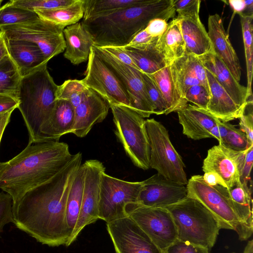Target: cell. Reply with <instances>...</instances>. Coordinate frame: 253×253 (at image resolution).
<instances>
[{
  "label": "cell",
  "mask_w": 253,
  "mask_h": 253,
  "mask_svg": "<svg viewBox=\"0 0 253 253\" xmlns=\"http://www.w3.org/2000/svg\"><path fill=\"white\" fill-rule=\"evenodd\" d=\"M82 154L47 181L28 191L13 207L17 228L49 247L67 246L71 236L66 209L71 187L82 165Z\"/></svg>",
  "instance_id": "6da1fadb"
},
{
  "label": "cell",
  "mask_w": 253,
  "mask_h": 253,
  "mask_svg": "<svg viewBox=\"0 0 253 253\" xmlns=\"http://www.w3.org/2000/svg\"><path fill=\"white\" fill-rule=\"evenodd\" d=\"M74 156L65 142L28 144L12 159L0 162V189L11 197L14 207L28 191L60 171Z\"/></svg>",
  "instance_id": "7a4b0ae2"
},
{
  "label": "cell",
  "mask_w": 253,
  "mask_h": 253,
  "mask_svg": "<svg viewBox=\"0 0 253 253\" xmlns=\"http://www.w3.org/2000/svg\"><path fill=\"white\" fill-rule=\"evenodd\" d=\"M175 10L173 0H146L107 14L87 19L81 23L90 35L93 45L98 47H123L145 29L150 21L173 18Z\"/></svg>",
  "instance_id": "3957f363"
},
{
  "label": "cell",
  "mask_w": 253,
  "mask_h": 253,
  "mask_svg": "<svg viewBox=\"0 0 253 253\" xmlns=\"http://www.w3.org/2000/svg\"><path fill=\"white\" fill-rule=\"evenodd\" d=\"M57 87L47 68L22 78L17 108L28 131V144L44 142L41 128L54 109Z\"/></svg>",
  "instance_id": "277c9868"
},
{
  "label": "cell",
  "mask_w": 253,
  "mask_h": 253,
  "mask_svg": "<svg viewBox=\"0 0 253 253\" xmlns=\"http://www.w3.org/2000/svg\"><path fill=\"white\" fill-rule=\"evenodd\" d=\"M164 208L172 217L178 240L209 250L214 246L221 228L214 216L198 200L187 196Z\"/></svg>",
  "instance_id": "5b68a950"
},
{
  "label": "cell",
  "mask_w": 253,
  "mask_h": 253,
  "mask_svg": "<svg viewBox=\"0 0 253 253\" xmlns=\"http://www.w3.org/2000/svg\"><path fill=\"white\" fill-rule=\"evenodd\" d=\"M115 133L133 164L144 170L149 167V147L145 120L134 110L123 105L110 104Z\"/></svg>",
  "instance_id": "8992f818"
},
{
  "label": "cell",
  "mask_w": 253,
  "mask_h": 253,
  "mask_svg": "<svg viewBox=\"0 0 253 253\" xmlns=\"http://www.w3.org/2000/svg\"><path fill=\"white\" fill-rule=\"evenodd\" d=\"M149 147V167L166 179L184 185L188 180L182 158L175 149L167 128L154 119L145 120Z\"/></svg>",
  "instance_id": "52a82bcc"
},
{
  "label": "cell",
  "mask_w": 253,
  "mask_h": 253,
  "mask_svg": "<svg viewBox=\"0 0 253 253\" xmlns=\"http://www.w3.org/2000/svg\"><path fill=\"white\" fill-rule=\"evenodd\" d=\"M186 188L187 196L197 199L207 208L214 216L221 229L234 230L241 241H245L229 190L218 184L208 183L201 175L192 176L188 180Z\"/></svg>",
  "instance_id": "ba28073f"
},
{
  "label": "cell",
  "mask_w": 253,
  "mask_h": 253,
  "mask_svg": "<svg viewBox=\"0 0 253 253\" xmlns=\"http://www.w3.org/2000/svg\"><path fill=\"white\" fill-rule=\"evenodd\" d=\"M143 182L120 179L103 172L98 217L106 223L128 216L127 207L137 205Z\"/></svg>",
  "instance_id": "9c48e42d"
},
{
  "label": "cell",
  "mask_w": 253,
  "mask_h": 253,
  "mask_svg": "<svg viewBox=\"0 0 253 253\" xmlns=\"http://www.w3.org/2000/svg\"><path fill=\"white\" fill-rule=\"evenodd\" d=\"M63 30L40 18L30 22L0 28L7 40H24L37 44L48 61L65 49Z\"/></svg>",
  "instance_id": "30bf717a"
},
{
  "label": "cell",
  "mask_w": 253,
  "mask_h": 253,
  "mask_svg": "<svg viewBox=\"0 0 253 253\" xmlns=\"http://www.w3.org/2000/svg\"><path fill=\"white\" fill-rule=\"evenodd\" d=\"M85 77L82 80L110 104H118L131 109L127 93L113 70L99 56L93 45L88 58Z\"/></svg>",
  "instance_id": "8fae6325"
},
{
  "label": "cell",
  "mask_w": 253,
  "mask_h": 253,
  "mask_svg": "<svg viewBox=\"0 0 253 253\" xmlns=\"http://www.w3.org/2000/svg\"><path fill=\"white\" fill-rule=\"evenodd\" d=\"M127 213L164 253L177 240L175 224L166 208L135 206L128 209Z\"/></svg>",
  "instance_id": "7c38bea8"
},
{
  "label": "cell",
  "mask_w": 253,
  "mask_h": 253,
  "mask_svg": "<svg viewBox=\"0 0 253 253\" xmlns=\"http://www.w3.org/2000/svg\"><path fill=\"white\" fill-rule=\"evenodd\" d=\"M93 46L124 85L128 95L131 109L143 118H148L154 114L153 106L146 92L141 71L122 63L102 47Z\"/></svg>",
  "instance_id": "4fadbf2b"
},
{
  "label": "cell",
  "mask_w": 253,
  "mask_h": 253,
  "mask_svg": "<svg viewBox=\"0 0 253 253\" xmlns=\"http://www.w3.org/2000/svg\"><path fill=\"white\" fill-rule=\"evenodd\" d=\"M83 165L84 180L82 205L75 230L66 247L71 245L86 226L99 219L101 176L105 172L102 163L97 160H88Z\"/></svg>",
  "instance_id": "5bb4252c"
},
{
  "label": "cell",
  "mask_w": 253,
  "mask_h": 253,
  "mask_svg": "<svg viewBox=\"0 0 253 253\" xmlns=\"http://www.w3.org/2000/svg\"><path fill=\"white\" fill-rule=\"evenodd\" d=\"M116 253H165L128 215L106 223Z\"/></svg>",
  "instance_id": "9a60e30c"
},
{
  "label": "cell",
  "mask_w": 253,
  "mask_h": 253,
  "mask_svg": "<svg viewBox=\"0 0 253 253\" xmlns=\"http://www.w3.org/2000/svg\"><path fill=\"white\" fill-rule=\"evenodd\" d=\"M247 151L235 152L220 144L215 145L208 151L203 170L212 174L218 184L230 190L240 181V167Z\"/></svg>",
  "instance_id": "2e32d148"
},
{
  "label": "cell",
  "mask_w": 253,
  "mask_h": 253,
  "mask_svg": "<svg viewBox=\"0 0 253 253\" xmlns=\"http://www.w3.org/2000/svg\"><path fill=\"white\" fill-rule=\"evenodd\" d=\"M142 182L137 206L164 208L187 197L185 185L169 180L158 173Z\"/></svg>",
  "instance_id": "e0dca14e"
},
{
  "label": "cell",
  "mask_w": 253,
  "mask_h": 253,
  "mask_svg": "<svg viewBox=\"0 0 253 253\" xmlns=\"http://www.w3.org/2000/svg\"><path fill=\"white\" fill-rule=\"evenodd\" d=\"M110 108L109 102L94 90L88 88L81 103L75 108V120L71 133L84 137L93 126L102 122Z\"/></svg>",
  "instance_id": "ac0fdd59"
},
{
  "label": "cell",
  "mask_w": 253,
  "mask_h": 253,
  "mask_svg": "<svg viewBox=\"0 0 253 253\" xmlns=\"http://www.w3.org/2000/svg\"><path fill=\"white\" fill-rule=\"evenodd\" d=\"M169 67L175 88L182 99L185 100L187 90L197 84L203 85L210 93L206 70L198 56L186 52Z\"/></svg>",
  "instance_id": "d6986e66"
},
{
  "label": "cell",
  "mask_w": 253,
  "mask_h": 253,
  "mask_svg": "<svg viewBox=\"0 0 253 253\" xmlns=\"http://www.w3.org/2000/svg\"><path fill=\"white\" fill-rule=\"evenodd\" d=\"M208 34L212 52L223 61L239 82L241 71L239 58L224 28L222 17L217 13L209 16Z\"/></svg>",
  "instance_id": "ffe728a7"
},
{
  "label": "cell",
  "mask_w": 253,
  "mask_h": 253,
  "mask_svg": "<svg viewBox=\"0 0 253 253\" xmlns=\"http://www.w3.org/2000/svg\"><path fill=\"white\" fill-rule=\"evenodd\" d=\"M198 58L204 68L213 76L236 104L245 108L253 104V97L249 95L247 87L236 80L223 61L213 52Z\"/></svg>",
  "instance_id": "44dd1931"
},
{
  "label": "cell",
  "mask_w": 253,
  "mask_h": 253,
  "mask_svg": "<svg viewBox=\"0 0 253 253\" xmlns=\"http://www.w3.org/2000/svg\"><path fill=\"white\" fill-rule=\"evenodd\" d=\"M9 55L22 78L47 68L48 61L35 43L24 40H7Z\"/></svg>",
  "instance_id": "7402d4cb"
},
{
  "label": "cell",
  "mask_w": 253,
  "mask_h": 253,
  "mask_svg": "<svg viewBox=\"0 0 253 253\" xmlns=\"http://www.w3.org/2000/svg\"><path fill=\"white\" fill-rule=\"evenodd\" d=\"M177 113L183 133L195 140L211 138V129L220 122L207 110L188 103Z\"/></svg>",
  "instance_id": "603a6c76"
},
{
  "label": "cell",
  "mask_w": 253,
  "mask_h": 253,
  "mask_svg": "<svg viewBox=\"0 0 253 253\" xmlns=\"http://www.w3.org/2000/svg\"><path fill=\"white\" fill-rule=\"evenodd\" d=\"M206 73L210 91L207 111L222 122L239 119L247 107L236 104L213 76L207 70Z\"/></svg>",
  "instance_id": "cb8c5ba5"
},
{
  "label": "cell",
  "mask_w": 253,
  "mask_h": 253,
  "mask_svg": "<svg viewBox=\"0 0 253 253\" xmlns=\"http://www.w3.org/2000/svg\"><path fill=\"white\" fill-rule=\"evenodd\" d=\"M75 120V108L68 100H56L50 117L41 128L43 141H58L71 132Z\"/></svg>",
  "instance_id": "d4e9b609"
},
{
  "label": "cell",
  "mask_w": 253,
  "mask_h": 253,
  "mask_svg": "<svg viewBox=\"0 0 253 253\" xmlns=\"http://www.w3.org/2000/svg\"><path fill=\"white\" fill-rule=\"evenodd\" d=\"M63 35L66 43L64 57L74 65L87 60L93 42L81 22L65 28Z\"/></svg>",
  "instance_id": "484cf974"
},
{
  "label": "cell",
  "mask_w": 253,
  "mask_h": 253,
  "mask_svg": "<svg viewBox=\"0 0 253 253\" xmlns=\"http://www.w3.org/2000/svg\"><path fill=\"white\" fill-rule=\"evenodd\" d=\"M177 18L179 21L181 31L185 43L186 53L198 57L212 52L208 32L199 16Z\"/></svg>",
  "instance_id": "4316f807"
},
{
  "label": "cell",
  "mask_w": 253,
  "mask_h": 253,
  "mask_svg": "<svg viewBox=\"0 0 253 253\" xmlns=\"http://www.w3.org/2000/svg\"><path fill=\"white\" fill-rule=\"evenodd\" d=\"M155 48L163 57L167 65H170L186 53L185 43L177 17L172 19L164 33L157 39Z\"/></svg>",
  "instance_id": "83f0119b"
},
{
  "label": "cell",
  "mask_w": 253,
  "mask_h": 253,
  "mask_svg": "<svg viewBox=\"0 0 253 253\" xmlns=\"http://www.w3.org/2000/svg\"><path fill=\"white\" fill-rule=\"evenodd\" d=\"M84 6V0H76L74 3L67 6L34 11L40 19L64 29L83 18Z\"/></svg>",
  "instance_id": "f1b7e54d"
},
{
  "label": "cell",
  "mask_w": 253,
  "mask_h": 253,
  "mask_svg": "<svg viewBox=\"0 0 253 253\" xmlns=\"http://www.w3.org/2000/svg\"><path fill=\"white\" fill-rule=\"evenodd\" d=\"M149 75L158 87L167 104L166 115L172 112H177L187 105V101L182 99L177 92L169 65H167L158 71Z\"/></svg>",
  "instance_id": "f546056e"
},
{
  "label": "cell",
  "mask_w": 253,
  "mask_h": 253,
  "mask_svg": "<svg viewBox=\"0 0 253 253\" xmlns=\"http://www.w3.org/2000/svg\"><path fill=\"white\" fill-rule=\"evenodd\" d=\"M155 44L143 49L127 45L121 47L131 58L139 70L151 75L167 66L164 58L155 48Z\"/></svg>",
  "instance_id": "4dcf8cb0"
},
{
  "label": "cell",
  "mask_w": 253,
  "mask_h": 253,
  "mask_svg": "<svg viewBox=\"0 0 253 253\" xmlns=\"http://www.w3.org/2000/svg\"><path fill=\"white\" fill-rule=\"evenodd\" d=\"M84 180V168L82 164L72 184L67 204L66 217L71 233L70 239L75 230L81 210Z\"/></svg>",
  "instance_id": "1f68e13d"
},
{
  "label": "cell",
  "mask_w": 253,
  "mask_h": 253,
  "mask_svg": "<svg viewBox=\"0 0 253 253\" xmlns=\"http://www.w3.org/2000/svg\"><path fill=\"white\" fill-rule=\"evenodd\" d=\"M22 77L9 55L0 61V94L18 98Z\"/></svg>",
  "instance_id": "d6a6232c"
},
{
  "label": "cell",
  "mask_w": 253,
  "mask_h": 253,
  "mask_svg": "<svg viewBox=\"0 0 253 253\" xmlns=\"http://www.w3.org/2000/svg\"><path fill=\"white\" fill-rule=\"evenodd\" d=\"M146 0H84L83 19L97 17L108 13L145 2Z\"/></svg>",
  "instance_id": "836d02e7"
},
{
  "label": "cell",
  "mask_w": 253,
  "mask_h": 253,
  "mask_svg": "<svg viewBox=\"0 0 253 253\" xmlns=\"http://www.w3.org/2000/svg\"><path fill=\"white\" fill-rule=\"evenodd\" d=\"M242 27L243 42L247 67V90L250 97H253L252 83L253 70V15H247L243 14L239 15Z\"/></svg>",
  "instance_id": "e575fe53"
},
{
  "label": "cell",
  "mask_w": 253,
  "mask_h": 253,
  "mask_svg": "<svg viewBox=\"0 0 253 253\" xmlns=\"http://www.w3.org/2000/svg\"><path fill=\"white\" fill-rule=\"evenodd\" d=\"M39 18L35 11L17 5L11 0L0 7V28L30 22Z\"/></svg>",
  "instance_id": "d590c367"
},
{
  "label": "cell",
  "mask_w": 253,
  "mask_h": 253,
  "mask_svg": "<svg viewBox=\"0 0 253 253\" xmlns=\"http://www.w3.org/2000/svg\"><path fill=\"white\" fill-rule=\"evenodd\" d=\"M82 80H68L58 85L56 91V100H65L71 102L74 108L82 102L88 89Z\"/></svg>",
  "instance_id": "8d00e7d4"
},
{
  "label": "cell",
  "mask_w": 253,
  "mask_h": 253,
  "mask_svg": "<svg viewBox=\"0 0 253 253\" xmlns=\"http://www.w3.org/2000/svg\"><path fill=\"white\" fill-rule=\"evenodd\" d=\"M227 133L219 144L235 152H245L253 144H251L246 133L234 125L226 122Z\"/></svg>",
  "instance_id": "74e56055"
},
{
  "label": "cell",
  "mask_w": 253,
  "mask_h": 253,
  "mask_svg": "<svg viewBox=\"0 0 253 253\" xmlns=\"http://www.w3.org/2000/svg\"><path fill=\"white\" fill-rule=\"evenodd\" d=\"M141 73L146 92L153 106L154 114H166L167 106L160 90L149 75L142 72Z\"/></svg>",
  "instance_id": "f35d334b"
},
{
  "label": "cell",
  "mask_w": 253,
  "mask_h": 253,
  "mask_svg": "<svg viewBox=\"0 0 253 253\" xmlns=\"http://www.w3.org/2000/svg\"><path fill=\"white\" fill-rule=\"evenodd\" d=\"M76 0H12V2L27 9L35 11L40 9H51L67 6Z\"/></svg>",
  "instance_id": "ab89813d"
},
{
  "label": "cell",
  "mask_w": 253,
  "mask_h": 253,
  "mask_svg": "<svg viewBox=\"0 0 253 253\" xmlns=\"http://www.w3.org/2000/svg\"><path fill=\"white\" fill-rule=\"evenodd\" d=\"M210 98V93L206 88L201 84H197L190 87L186 91L184 99L194 104L195 106L207 110Z\"/></svg>",
  "instance_id": "60d3db41"
},
{
  "label": "cell",
  "mask_w": 253,
  "mask_h": 253,
  "mask_svg": "<svg viewBox=\"0 0 253 253\" xmlns=\"http://www.w3.org/2000/svg\"><path fill=\"white\" fill-rule=\"evenodd\" d=\"M200 0H173V5L177 18H192L199 16Z\"/></svg>",
  "instance_id": "b9f144b4"
},
{
  "label": "cell",
  "mask_w": 253,
  "mask_h": 253,
  "mask_svg": "<svg viewBox=\"0 0 253 253\" xmlns=\"http://www.w3.org/2000/svg\"><path fill=\"white\" fill-rule=\"evenodd\" d=\"M10 222H14L12 199L8 194L2 191L0 193V234L4 226Z\"/></svg>",
  "instance_id": "7bdbcfd3"
},
{
  "label": "cell",
  "mask_w": 253,
  "mask_h": 253,
  "mask_svg": "<svg viewBox=\"0 0 253 253\" xmlns=\"http://www.w3.org/2000/svg\"><path fill=\"white\" fill-rule=\"evenodd\" d=\"M165 253H210L209 250L201 246L177 240L166 250Z\"/></svg>",
  "instance_id": "ee69618b"
},
{
  "label": "cell",
  "mask_w": 253,
  "mask_h": 253,
  "mask_svg": "<svg viewBox=\"0 0 253 253\" xmlns=\"http://www.w3.org/2000/svg\"><path fill=\"white\" fill-rule=\"evenodd\" d=\"M253 164V145L247 151L240 169V181L247 188Z\"/></svg>",
  "instance_id": "f6af8a7d"
},
{
  "label": "cell",
  "mask_w": 253,
  "mask_h": 253,
  "mask_svg": "<svg viewBox=\"0 0 253 253\" xmlns=\"http://www.w3.org/2000/svg\"><path fill=\"white\" fill-rule=\"evenodd\" d=\"M157 40L151 37L144 29L134 36L127 46L143 49L155 43Z\"/></svg>",
  "instance_id": "bcb514c9"
},
{
  "label": "cell",
  "mask_w": 253,
  "mask_h": 253,
  "mask_svg": "<svg viewBox=\"0 0 253 253\" xmlns=\"http://www.w3.org/2000/svg\"><path fill=\"white\" fill-rule=\"evenodd\" d=\"M167 21L161 18H155L149 22L145 28L146 31L153 38H160L168 27Z\"/></svg>",
  "instance_id": "7dc6e473"
},
{
  "label": "cell",
  "mask_w": 253,
  "mask_h": 253,
  "mask_svg": "<svg viewBox=\"0 0 253 253\" xmlns=\"http://www.w3.org/2000/svg\"><path fill=\"white\" fill-rule=\"evenodd\" d=\"M240 129L244 132L251 144H253V113L252 109L247 113L245 111L239 118Z\"/></svg>",
  "instance_id": "c3c4849f"
},
{
  "label": "cell",
  "mask_w": 253,
  "mask_h": 253,
  "mask_svg": "<svg viewBox=\"0 0 253 253\" xmlns=\"http://www.w3.org/2000/svg\"><path fill=\"white\" fill-rule=\"evenodd\" d=\"M101 47L122 63L139 70L131 58L121 47L108 46Z\"/></svg>",
  "instance_id": "681fc988"
},
{
  "label": "cell",
  "mask_w": 253,
  "mask_h": 253,
  "mask_svg": "<svg viewBox=\"0 0 253 253\" xmlns=\"http://www.w3.org/2000/svg\"><path fill=\"white\" fill-rule=\"evenodd\" d=\"M18 100L9 95L0 94V114L13 112L18 108Z\"/></svg>",
  "instance_id": "f907efd6"
},
{
  "label": "cell",
  "mask_w": 253,
  "mask_h": 253,
  "mask_svg": "<svg viewBox=\"0 0 253 253\" xmlns=\"http://www.w3.org/2000/svg\"><path fill=\"white\" fill-rule=\"evenodd\" d=\"M235 13L244 14L246 9L245 0H229L227 1Z\"/></svg>",
  "instance_id": "816d5d0a"
},
{
  "label": "cell",
  "mask_w": 253,
  "mask_h": 253,
  "mask_svg": "<svg viewBox=\"0 0 253 253\" xmlns=\"http://www.w3.org/2000/svg\"><path fill=\"white\" fill-rule=\"evenodd\" d=\"M12 112L0 114V143L4 131L8 125Z\"/></svg>",
  "instance_id": "f5cc1de1"
},
{
  "label": "cell",
  "mask_w": 253,
  "mask_h": 253,
  "mask_svg": "<svg viewBox=\"0 0 253 253\" xmlns=\"http://www.w3.org/2000/svg\"><path fill=\"white\" fill-rule=\"evenodd\" d=\"M9 55L6 39L2 31L0 30V61L6 56Z\"/></svg>",
  "instance_id": "db71d44e"
},
{
  "label": "cell",
  "mask_w": 253,
  "mask_h": 253,
  "mask_svg": "<svg viewBox=\"0 0 253 253\" xmlns=\"http://www.w3.org/2000/svg\"><path fill=\"white\" fill-rule=\"evenodd\" d=\"M246 9L243 14L247 15H253V0H245Z\"/></svg>",
  "instance_id": "11a10c76"
},
{
  "label": "cell",
  "mask_w": 253,
  "mask_h": 253,
  "mask_svg": "<svg viewBox=\"0 0 253 253\" xmlns=\"http://www.w3.org/2000/svg\"><path fill=\"white\" fill-rule=\"evenodd\" d=\"M243 253H253V240H249L243 251Z\"/></svg>",
  "instance_id": "9f6ffc18"
},
{
  "label": "cell",
  "mask_w": 253,
  "mask_h": 253,
  "mask_svg": "<svg viewBox=\"0 0 253 253\" xmlns=\"http://www.w3.org/2000/svg\"><path fill=\"white\" fill-rule=\"evenodd\" d=\"M3 1L2 0H0V4L1 3V2Z\"/></svg>",
  "instance_id": "6f0895ef"
},
{
  "label": "cell",
  "mask_w": 253,
  "mask_h": 253,
  "mask_svg": "<svg viewBox=\"0 0 253 253\" xmlns=\"http://www.w3.org/2000/svg\"><path fill=\"white\" fill-rule=\"evenodd\" d=\"M235 253V252H233V253Z\"/></svg>",
  "instance_id": "680465c9"
}]
</instances>
